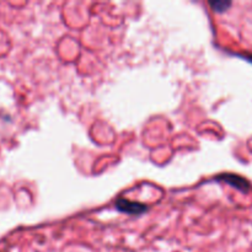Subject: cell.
<instances>
[{
    "instance_id": "obj_1",
    "label": "cell",
    "mask_w": 252,
    "mask_h": 252,
    "mask_svg": "<svg viewBox=\"0 0 252 252\" xmlns=\"http://www.w3.org/2000/svg\"><path fill=\"white\" fill-rule=\"evenodd\" d=\"M216 181H220V182H224V184L230 185L231 187L236 189L238 191L243 192V193H249L251 189V184L248 181V180L234 174L219 175V176L216 177Z\"/></svg>"
},
{
    "instance_id": "obj_2",
    "label": "cell",
    "mask_w": 252,
    "mask_h": 252,
    "mask_svg": "<svg viewBox=\"0 0 252 252\" xmlns=\"http://www.w3.org/2000/svg\"><path fill=\"white\" fill-rule=\"evenodd\" d=\"M116 209L122 212V213L134 214V216H138V214H142L144 213V212H147L148 207L143 203L129 201V199L118 198L117 201H116Z\"/></svg>"
},
{
    "instance_id": "obj_3",
    "label": "cell",
    "mask_w": 252,
    "mask_h": 252,
    "mask_svg": "<svg viewBox=\"0 0 252 252\" xmlns=\"http://www.w3.org/2000/svg\"><path fill=\"white\" fill-rule=\"evenodd\" d=\"M212 10L216 12H225L231 6V1H224V0H217V1L209 2Z\"/></svg>"
}]
</instances>
